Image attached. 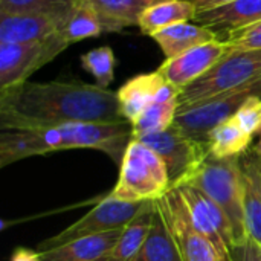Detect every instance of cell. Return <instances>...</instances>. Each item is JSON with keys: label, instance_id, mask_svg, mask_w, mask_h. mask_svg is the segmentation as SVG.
Listing matches in <instances>:
<instances>
[{"label": "cell", "instance_id": "1", "mask_svg": "<svg viewBox=\"0 0 261 261\" xmlns=\"http://www.w3.org/2000/svg\"><path fill=\"white\" fill-rule=\"evenodd\" d=\"M116 92L84 83H21L0 90V130H40L69 122H121Z\"/></svg>", "mask_w": 261, "mask_h": 261}, {"label": "cell", "instance_id": "2", "mask_svg": "<svg viewBox=\"0 0 261 261\" xmlns=\"http://www.w3.org/2000/svg\"><path fill=\"white\" fill-rule=\"evenodd\" d=\"M171 190L168 168L162 158L142 141L133 138L119 165V177L112 196L125 202H156Z\"/></svg>", "mask_w": 261, "mask_h": 261}, {"label": "cell", "instance_id": "3", "mask_svg": "<svg viewBox=\"0 0 261 261\" xmlns=\"http://www.w3.org/2000/svg\"><path fill=\"white\" fill-rule=\"evenodd\" d=\"M240 158L242 156L219 159L210 156L182 184L196 187L225 211L234 228V245L248 239L243 208V173Z\"/></svg>", "mask_w": 261, "mask_h": 261}, {"label": "cell", "instance_id": "4", "mask_svg": "<svg viewBox=\"0 0 261 261\" xmlns=\"http://www.w3.org/2000/svg\"><path fill=\"white\" fill-rule=\"evenodd\" d=\"M49 153L93 148L106 153L119 167L127 145L133 139V125L121 122H69L37 130Z\"/></svg>", "mask_w": 261, "mask_h": 261}, {"label": "cell", "instance_id": "5", "mask_svg": "<svg viewBox=\"0 0 261 261\" xmlns=\"http://www.w3.org/2000/svg\"><path fill=\"white\" fill-rule=\"evenodd\" d=\"M260 76L261 49L229 46L228 52L205 75L182 89L179 95V109L229 92Z\"/></svg>", "mask_w": 261, "mask_h": 261}, {"label": "cell", "instance_id": "6", "mask_svg": "<svg viewBox=\"0 0 261 261\" xmlns=\"http://www.w3.org/2000/svg\"><path fill=\"white\" fill-rule=\"evenodd\" d=\"M251 98H261V76L229 92L179 109L173 125L193 139L206 141L214 127L232 118Z\"/></svg>", "mask_w": 261, "mask_h": 261}, {"label": "cell", "instance_id": "7", "mask_svg": "<svg viewBox=\"0 0 261 261\" xmlns=\"http://www.w3.org/2000/svg\"><path fill=\"white\" fill-rule=\"evenodd\" d=\"M67 47L61 32L28 43H0V90L26 83L34 72Z\"/></svg>", "mask_w": 261, "mask_h": 261}, {"label": "cell", "instance_id": "8", "mask_svg": "<svg viewBox=\"0 0 261 261\" xmlns=\"http://www.w3.org/2000/svg\"><path fill=\"white\" fill-rule=\"evenodd\" d=\"M153 148L165 162L171 180V190L182 185L210 156L208 141L193 139L180 133L174 125L165 132L136 138Z\"/></svg>", "mask_w": 261, "mask_h": 261}, {"label": "cell", "instance_id": "9", "mask_svg": "<svg viewBox=\"0 0 261 261\" xmlns=\"http://www.w3.org/2000/svg\"><path fill=\"white\" fill-rule=\"evenodd\" d=\"M144 203L119 200L109 194L89 213H86L81 219L63 229L60 234L41 242L38 245V251H47L81 237L102 234L115 229H124L138 216Z\"/></svg>", "mask_w": 261, "mask_h": 261}, {"label": "cell", "instance_id": "10", "mask_svg": "<svg viewBox=\"0 0 261 261\" xmlns=\"http://www.w3.org/2000/svg\"><path fill=\"white\" fill-rule=\"evenodd\" d=\"M156 206L176 242L182 261H226L217 248L193 226L187 206L176 188L156 200Z\"/></svg>", "mask_w": 261, "mask_h": 261}, {"label": "cell", "instance_id": "11", "mask_svg": "<svg viewBox=\"0 0 261 261\" xmlns=\"http://www.w3.org/2000/svg\"><path fill=\"white\" fill-rule=\"evenodd\" d=\"M187 206L193 226L206 237L226 261H231V248L236 243L234 228L225 211L206 194L193 185L176 188Z\"/></svg>", "mask_w": 261, "mask_h": 261}, {"label": "cell", "instance_id": "12", "mask_svg": "<svg viewBox=\"0 0 261 261\" xmlns=\"http://www.w3.org/2000/svg\"><path fill=\"white\" fill-rule=\"evenodd\" d=\"M70 11L47 12H0V43H28L43 40L61 32L69 20Z\"/></svg>", "mask_w": 261, "mask_h": 261}, {"label": "cell", "instance_id": "13", "mask_svg": "<svg viewBox=\"0 0 261 261\" xmlns=\"http://www.w3.org/2000/svg\"><path fill=\"white\" fill-rule=\"evenodd\" d=\"M229 49V44L220 38L196 46L174 58H167L159 66V73L165 81L184 89L202 75H205Z\"/></svg>", "mask_w": 261, "mask_h": 261}, {"label": "cell", "instance_id": "14", "mask_svg": "<svg viewBox=\"0 0 261 261\" xmlns=\"http://www.w3.org/2000/svg\"><path fill=\"white\" fill-rule=\"evenodd\" d=\"M261 20V0H236L228 5L199 11L193 21L213 29L216 34H228L229 31L249 26Z\"/></svg>", "mask_w": 261, "mask_h": 261}, {"label": "cell", "instance_id": "15", "mask_svg": "<svg viewBox=\"0 0 261 261\" xmlns=\"http://www.w3.org/2000/svg\"><path fill=\"white\" fill-rule=\"evenodd\" d=\"M122 229L81 237L61 246L40 251V261H102L116 245Z\"/></svg>", "mask_w": 261, "mask_h": 261}, {"label": "cell", "instance_id": "16", "mask_svg": "<svg viewBox=\"0 0 261 261\" xmlns=\"http://www.w3.org/2000/svg\"><path fill=\"white\" fill-rule=\"evenodd\" d=\"M165 78L154 70L151 73H141L130 78L116 92L121 106V113L128 122H135L141 113L154 102L159 89L165 84Z\"/></svg>", "mask_w": 261, "mask_h": 261}, {"label": "cell", "instance_id": "17", "mask_svg": "<svg viewBox=\"0 0 261 261\" xmlns=\"http://www.w3.org/2000/svg\"><path fill=\"white\" fill-rule=\"evenodd\" d=\"M243 173V208L248 237L261 246V180L258 153L252 148L242 158Z\"/></svg>", "mask_w": 261, "mask_h": 261}, {"label": "cell", "instance_id": "18", "mask_svg": "<svg viewBox=\"0 0 261 261\" xmlns=\"http://www.w3.org/2000/svg\"><path fill=\"white\" fill-rule=\"evenodd\" d=\"M154 41L162 49L167 58H174L196 46L214 41L219 35L202 24L197 23H177L170 28H165L154 35H151Z\"/></svg>", "mask_w": 261, "mask_h": 261}, {"label": "cell", "instance_id": "19", "mask_svg": "<svg viewBox=\"0 0 261 261\" xmlns=\"http://www.w3.org/2000/svg\"><path fill=\"white\" fill-rule=\"evenodd\" d=\"M154 213L156 202H145L138 216L122 229L116 245L102 261H135L150 234Z\"/></svg>", "mask_w": 261, "mask_h": 261}, {"label": "cell", "instance_id": "20", "mask_svg": "<svg viewBox=\"0 0 261 261\" xmlns=\"http://www.w3.org/2000/svg\"><path fill=\"white\" fill-rule=\"evenodd\" d=\"M162 0H92L102 32H121L125 28L139 26V18L150 6Z\"/></svg>", "mask_w": 261, "mask_h": 261}, {"label": "cell", "instance_id": "21", "mask_svg": "<svg viewBox=\"0 0 261 261\" xmlns=\"http://www.w3.org/2000/svg\"><path fill=\"white\" fill-rule=\"evenodd\" d=\"M196 14L197 9L191 0H162L144 11L139 28L145 35L151 37L165 28L193 20Z\"/></svg>", "mask_w": 261, "mask_h": 261}, {"label": "cell", "instance_id": "22", "mask_svg": "<svg viewBox=\"0 0 261 261\" xmlns=\"http://www.w3.org/2000/svg\"><path fill=\"white\" fill-rule=\"evenodd\" d=\"M47 154L37 130L0 132V167L5 168L21 159Z\"/></svg>", "mask_w": 261, "mask_h": 261}, {"label": "cell", "instance_id": "23", "mask_svg": "<svg viewBox=\"0 0 261 261\" xmlns=\"http://www.w3.org/2000/svg\"><path fill=\"white\" fill-rule=\"evenodd\" d=\"M252 138L254 136L248 135L234 118H229L214 127L210 132L206 141L210 145L211 156L225 159L243 156L248 151Z\"/></svg>", "mask_w": 261, "mask_h": 261}, {"label": "cell", "instance_id": "24", "mask_svg": "<svg viewBox=\"0 0 261 261\" xmlns=\"http://www.w3.org/2000/svg\"><path fill=\"white\" fill-rule=\"evenodd\" d=\"M135 261H182L176 242L158 206L150 234Z\"/></svg>", "mask_w": 261, "mask_h": 261}, {"label": "cell", "instance_id": "25", "mask_svg": "<svg viewBox=\"0 0 261 261\" xmlns=\"http://www.w3.org/2000/svg\"><path fill=\"white\" fill-rule=\"evenodd\" d=\"M102 32L98 14L92 0H75L69 20L61 31L69 44L98 37Z\"/></svg>", "mask_w": 261, "mask_h": 261}, {"label": "cell", "instance_id": "26", "mask_svg": "<svg viewBox=\"0 0 261 261\" xmlns=\"http://www.w3.org/2000/svg\"><path fill=\"white\" fill-rule=\"evenodd\" d=\"M177 109H179V99L150 104L141 113V116L135 122H132L133 138L168 130L174 124Z\"/></svg>", "mask_w": 261, "mask_h": 261}, {"label": "cell", "instance_id": "27", "mask_svg": "<svg viewBox=\"0 0 261 261\" xmlns=\"http://www.w3.org/2000/svg\"><path fill=\"white\" fill-rule=\"evenodd\" d=\"M115 64L116 58L109 46H101L84 55H81V66L87 70L96 81V86L107 89L115 78Z\"/></svg>", "mask_w": 261, "mask_h": 261}, {"label": "cell", "instance_id": "28", "mask_svg": "<svg viewBox=\"0 0 261 261\" xmlns=\"http://www.w3.org/2000/svg\"><path fill=\"white\" fill-rule=\"evenodd\" d=\"M75 0H0V12L23 14V12H47V11H70Z\"/></svg>", "mask_w": 261, "mask_h": 261}, {"label": "cell", "instance_id": "29", "mask_svg": "<svg viewBox=\"0 0 261 261\" xmlns=\"http://www.w3.org/2000/svg\"><path fill=\"white\" fill-rule=\"evenodd\" d=\"M237 124L251 136L261 132V98H251L232 116Z\"/></svg>", "mask_w": 261, "mask_h": 261}, {"label": "cell", "instance_id": "30", "mask_svg": "<svg viewBox=\"0 0 261 261\" xmlns=\"http://www.w3.org/2000/svg\"><path fill=\"white\" fill-rule=\"evenodd\" d=\"M223 41H226L231 47L261 49V20L249 26L229 31Z\"/></svg>", "mask_w": 261, "mask_h": 261}, {"label": "cell", "instance_id": "31", "mask_svg": "<svg viewBox=\"0 0 261 261\" xmlns=\"http://www.w3.org/2000/svg\"><path fill=\"white\" fill-rule=\"evenodd\" d=\"M231 261H261V246L248 237L231 248Z\"/></svg>", "mask_w": 261, "mask_h": 261}, {"label": "cell", "instance_id": "32", "mask_svg": "<svg viewBox=\"0 0 261 261\" xmlns=\"http://www.w3.org/2000/svg\"><path fill=\"white\" fill-rule=\"evenodd\" d=\"M9 261H40L38 249H28V248H17Z\"/></svg>", "mask_w": 261, "mask_h": 261}, {"label": "cell", "instance_id": "33", "mask_svg": "<svg viewBox=\"0 0 261 261\" xmlns=\"http://www.w3.org/2000/svg\"><path fill=\"white\" fill-rule=\"evenodd\" d=\"M199 11H206V9H213V8H219V6H223V5H228L231 2H236V0H191Z\"/></svg>", "mask_w": 261, "mask_h": 261}, {"label": "cell", "instance_id": "34", "mask_svg": "<svg viewBox=\"0 0 261 261\" xmlns=\"http://www.w3.org/2000/svg\"><path fill=\"white\" fill-rule=\"evenodd\" d=\"M254 150H255V151H257V153L261 156V135H260V141L257 142V145L254 147Z\"/></svg>", "mask_w": 261, "mask_h": 261}, {"label": "cell", "instance_id": "35", "mask_svg": "<svg viewBox=\"0 0 261 261\" xmlns=\"http://www.w3.org/2000/svg\"><path fill=\"white\" fill-rule=\"evenodd\" d=\"M258 168H260V180H261V156L258 154Z\"/></svg>", "mask_w": 261, "mask_h": 261}, {"label": "cell", "instance_id": "36", "mask_svg": "<svg viewBox=\"0 0 261 261\" xmlns=\"http://www.w3.org/2000/svg\"><path fill=\"white\" fill-rule=\"evenodd\" d=\"M260 135H261V132H260Z\"/></svg>", "mask_w": 261, "mask_h": 261}]
</instances>
